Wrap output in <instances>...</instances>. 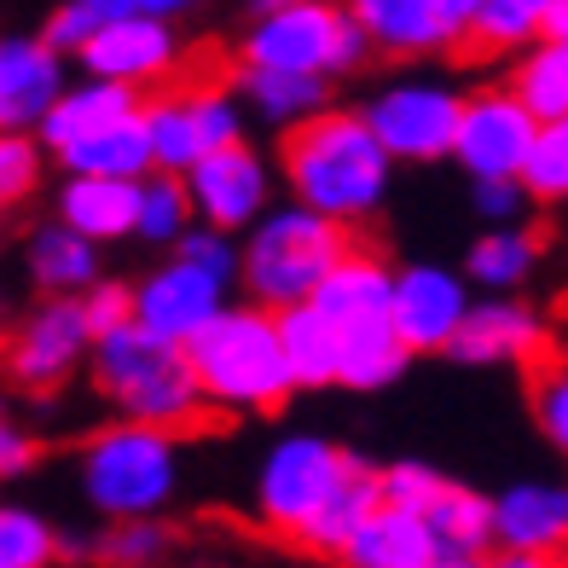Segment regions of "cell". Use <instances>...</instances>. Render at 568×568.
Instances as JSON below:
<instances>
[{
  "instance_id": "cell-19",
  "label": "cell",
  "mask_w": 568,
  "mask_h": 568,
  "mask_svg": "<svg viewBox=\"0 0 568 568\" xmlns=\"http://www.w3.org/2000/svg\"><path fill=\"white\" fill-rule=\"evenodd\" d=\"M134 111H145V93L140 88L105 82V75H82V82L64 88V99L47 111V122L36 128V134H41L47 151H53V163H59L64 151H75L82 140H93L99 128H111V122L134 116Z\"/></svg>"
},
{
  "instance_id": "cell-23",
  "label": "cell",
  "mask_w": 568,
  "mask_h": 568,
  "mask_svg": "<svg viewBox=\"0 0 568 568\" xmlns=\"http://www.w3.org/2000/svg\"><path fill=\"white\" fill-rule=\"evenodd\" d=\"M232 88L244 93V105L267 128H302L331 105V75H302V70H273V64H239Z\"/></svg>"
},
{
  "instance_id": "cell-13",
  "label": "cell",
  "mask_w": 568,
  "mask_h": 568,
  "mask_svg": "<svg viewBox=\"0 0 568 568\" xmlns=\"http://www.w3.org/2000/svg\"><path fill=\"white\" fill-rule=\"evenodd\" d=\"M226 307V278L186 262L180 250H169L145 278H134V320L151 325L158 337L192 343L203 325Z\"/></svg>"
},
{
  "instance_id": "cell-49",
  "label": "cell",
  "mask_w": 568,
  "mask_h": 568,
  "mask_svg": "<svg viewBox=\"0 0 568 568\" xmlns=\"http://www.w3.org/2000/svg\"><path fill=\"white\" fill-rule=\"evenodd\" d=\"M453 7H458V12H464V23H470V18H476V12H481V7H487V0H453Z\"/></svg>"
},
{
  "instance_id": "cell-21",
  "label": "cell",
  "mask_w": 568,
  "mask_h": 568,
  "mask_svg": "<svg viewBox=\"0 0 568 568\" xmlns=\"http://www.w3.org/2000/svg\"><path fill=\"white\" fill-rule=\"evenodd\" d=\"M429 557H442V539H435L429 516L389 505L383 499L366 523L354 528V539L343 546V568H424Z\"/></svg>"
},
{
  "instance_id": "cell-44",
  "label": "cell",
  "mask_w": 568,
  "mask_h": 568,
  "mask_svg": "<svg viewBox=\"0 0 568 568\" xmlns=\"http://www.w3.org/2000/svg\"><path fill=\"white\" fill-rule=\"evenodd\" d=\"M562 557H539V551H494L487 568H557Z\"/></svg>"
},
{
  "instance_id": "cell-42",
  "label": "cell",
  "mask_w": 568,
  "mask_h": 568,
  "mask_svg": "<svg viewBox=\"0 0 568 568\" xmlns=\"http://www.w3.org/2000/svg\"><path fill=\"white\" fill-rule=\"evenodd\" d=\"M82 307H88L93 331L105 337V331H116V325L134 320V284H122V278H99L93 291L82 296Z\"/></svg>"
},
{
  "instance_id": "cell-22",
  "label": "cell",
  "mask_w": 568,
  "mask_h": 568,
  "mask_svg": "<svg viewBox=\"0 0 568 568\" xmlns=\"http://www.w3.org/2000/svg\"><path fill=\"white\" fill-rule=\"evenodd\" d=\"M59 221L75 232H88L99 244L134 239L140 226V180H116V174H64L59 186Z\"/></svg>"
},
{
  "instance_id": "cell-10",
  "label": "cell",
  "mask_w": 568,
  "mask_h": 568,
  "mask_svg": "<svg viewBox=\"0 0 568 568\" xmlns=\"http://www.w3.org/2000/svg\"><path fill=\"white\" fill-rule=\"evenodd\" d=\"M534 140H539V116L523 105V93L510 82L505 88H476L464 99L453 163L470 180H523V169L534 158Z\"/></svg>"
},
{
  "instance_id": "cell-36",
  "label": "cell",
  "mask_w": 568,
  "mask_h": 568,
  "mask_svg": "<svg viewBox=\"0 0 568 568\" xmlns=\"http://www.w3.org/2000/svg\"><path fill=\"white\" fill-rule=\"evenodd\" d=\"M523 186L534 192V203H568V116L539 122L534 158L523 169Z\"/></svg>"
},
{
  "instance_id": "cell-11",
  "label": "cell",
  "mask_w": 568,
  "mask_h": 568,
  "mask_svg": "<svg viewBox=\"0 0 568 568\" xmlns=\"http://www.w3.org/2000/svg\"><path fill=\"white\" fill-rule=\"evenodd\" d=\"M75 70L82 75H105V82H128L140 93H158L169 75L180 70V36L174 18L158 12H122L99 30L82 53H75Z\"/></svg>"
},
{
  "instance_id": "cell-29",
  "label": "cell",
  "mask_w": 568,
  "mask_h": 568,
  "mask_svg": "<svg viewBox=\"0 0 568 568\" xmlns=\"http://www.w3.org/2000/svg\"><path fill=\"white\" fill-rule=\"evenodd\" d=\"M510 88L539 122L568 116V36H539L534 47H523L510 59Z\"/></svg>"
},
{
  "instance_id": "cell-33",
  "label": "cell",
  "mask_w": 568,
  "mask_h": 568,
  "mask_svg": "<svg viewBox=\"0 0 568 568\" xmlns=\"http://www.w3.org/2000/svg\"><path fill=\"white\" fill-rule=\"evenodd\" d=\"M539 262V239L523 226H494L481 232V239L470 244V255H464V273H470V284H481V291H516V284H528Z\"/></svg>"
},
{
  "instance_id": "cell-45",
  "label": "cell",
  "mask_w": 568,
  "mask_h": 568,
  "mask_svg": "<svg viewBox=\"0 0 568 568\" xmlns=\"http://www.w3.org/2000/svg\"><path fill=\"white\" fill-rule=\"evenodd\" d=\"M140 12H158V18H180V12H192L197 0H134Z\"/></svg>"
},
{
  "instance_id": "cell-26",
  "label": "cell",
  "mask_w": 568,
  "mask_h": 568,
  "mask_svg": "<svg viewBox=\"0 0 568 568\" xmlns=\"http://www.w3.org/2000/svg\"><path fill=\"white\" fill-rule=\"evenodd\" d=\"M64 174H116V180H145L151 169H158V145H151V122L145 111L122 116L111 128H99L93 140H82L75 151H64L59 158Z\"/></svg>"
},
{
  "instance_id": "cell-37",
  "label": "cell",
  "mask_w": 568,
  "mask_h": 568,
  "mask_svg": "<svg viewBox=\"0 0 568 568\" xmlns=\"http://www.w3.org/2000/svg\"><path fill=\"white\" fill-rule=\"evenodd\" d=\"M122 12H134V0H59V7L47 12V30H41V36L75 59L99 30H105V23L122 18Z\"/></svg>"
},
{
  "instance_id": "cell-28",
  "label": "cell",
  "mask_w": 568,
  "mask_h": 568,
  "mask_svg": "<svg viewBox=\"0 0 568 568\" xmlns=\"http://www.w3.org/2000/svg\"><path fill=\"white\" fill-rule=\"evenodd\" d=\"M145 122H151V145H158V169L192 174L203 158H210V140H203V122L192 111V93L186 88L145 93Z\"/></svg>"
},
{
  "instance_id": "cell-41",
  "label": "cell",
  "mask_w": 568,
  "mask_h": 568,
  "mask_svg": "<svg viewBox=\"0 0 568 568\" xmlns=\"http://www.w3.org/2000/svg\"><path fill=\"white\" fill-rule=\"evenodd\" d=\"M470 203H476V215L487 226H516L523 210L534 203V192L523 186V180H470Z\"/></svg>"
},
{
  "instance_id": "cell-43",
  "label": "cell",
  "mask_w": 568,
  "mask_h": 568,
  "mask_svg": "<svg viewBox=\"0 0 568 568\" xmlns=\"http://www.w3.org/2000/svg\"><path fill=\"white\" fill-rule=\"evenodd\" d=\"M36 470V435L18 424H0V476H23Z\"/></svg>"
},
{
  "instance_id": "cell-38",
  "label": "cell",
  "mask_w": 568,
  "mask_h": 568,
  "mask_svg": "<svg viewBox=\"0 0 568 568\" xmlns=\"http://www.w3.org/2000/svg\"><path fill=\"white\" fill-rule=\"evenodd\" d=\"M53 151L41 145V134H7L0 140V197L7 203H23L36 186H41V163Z\"/></svg>"
},
{
  "instance_id": "cell-8",
  "label": "cell",
  "mask_w": 568,
  "mask_h": 568,
  "mask_svg": "<svg viewBox=\"0 0 568 568\" xmlns=\"http://www.w3.org/2000/svg\"><path fill=\"white\" fill-rule=\"evenodd\" d=\"M464 99L470 93L453 88L447 75H395L359 111L377 128V140L395 151V163H435V158H453L458 145Z\"/></svg>"
},
{
  "instance_id": "cell-2",
  "label": "cell",
  "mask_w": 568,
  "mask_h": 568,
  "mask_svg": "<svg viewBox=\"0 0 568 568\" xmlns=\"http://www.w3.org/2000/svg\"><path fill=\"white\" fill-rule=\"evenodd\" d=\"M389 169H395V151L377 140L366 111H337V105H325L320 116L291 128L278 151V174L291 186V197L348 226L372 221L383 210Z\"/></svg>"
},
{
  "instance_id": "cell-7",
  "label": "cell",
  "mask_w": 568,
  "mask_h": 568,
  "mask_svg": "<svg viewBox=\"0 0 568 568\" xmlns=\"http://www.w3.org/2000/svg\"><path fill=\"white\" fill-rule=\"evenodd\" d=\"M377 53L372 36L359 30L348 0H296L278 12H255L239 41V64H273L302 75H354Z\"/></svg>"
},
{
  "instance_id": "cell-30",
  "label": "cell",
  "mask_w": 568,
  "mask_h": 568,
  "mask_svg": "<svg viewBox=\"0 0 568 568\" xmlns=\"http://www.w3.org/2000/svg\"><path fill=\"white\" fill-rule=\"evenodd\" d=\"M546 12L551 0H487L464 30V47L481 59H516L523 47H534L546 36Z\"/></svg>"
},
{
  "instance_id": "cell-34",
  "label": "cell",
  "mask_w": 568,
  "mask_h": 568,
  "mask_svg": "<svg viewBox=\"0 0 568 568\" xmlns=\"http://www.w3.org/2000/svg\"><path fill=\"white\" fill-rule=\"evenodd\" d=\"M174 546V534L163 516H122L93 534V562L105 568H158Z\"/></svg>"
},
{
  "instance_id": "cell-1",
  "label": "cell",
  "mask_w": 568,
  "mask_h": 568,
  "mask_svg": "<svg viewBox=\"0 0 568 568\" xmlns=\"http://www.w3.org/2000/svg\"><path fill=\"white\" fill-rule=\"evenodd\" d=\"M377 505H383V470H372L359 453L307 429L278 435L255 464V487H250L255 523L320 557H343L354 528Z\"/></svg>"
},
{
  "instance_id": "cell-48",
  "label": "cell",
  "mask_w": 568,
  "mask_h": 568,
  "mask_svg": "<svg viewBox=\"0 0 568 568\" xmlns=\"http://www.w3.org/2000/svg\"><path fill=\"white\" fill-rule=\"evenodd\" d=\"M278 7H296V0H250V18L255 12H278Z\"/></svg>"
},
{
  "instance_id": "cell-47",
  "label": "cell",
  "mask_w": 568,
  "mask_h": 568,
  "mask_svg": "<svg viewBox=\"0 0 568 568\" xmlns=\"http://www.w3.org/2000/svg\"><path fill=\"white\" fill-rule=\"evenodd\" d=\"M546 36H568V0H551V12H546Z\"/></svg>"
},
{
  "instance_id": "cell-9",
  "label": "cell",
  "mask_w": 568,
  "mask_h": 568,
  "mask_svg": "<svg viewBox=\"0 0 568 568\" xmlns=\"http://www.w3.org/2000/svg\"><path fill=\"white\" fill-rule=\"evenodd\" d=\"M99 331L82 296H41L7 337V377L23 395H59L75 372H88Z\"/></svg>"
},
{
  "instance_id": "cell-20",
  "label": "cell",
  "mask_w": 568,
  "mask_h": 568,
  "mask_svg": "<svg viewBox=\"0 0 568 568\" xmlns=\"http://www.w3.org/2000/svg\"><path fill=\"white\" fill-rule=\"evenodd\" d=\"M23 267H30V284L41 296H88L105 267H99V239L75 232L70 221H41L23 239Z\"/></svg>"
},
{
  "instance_id": "cell-35",
  "label": "cell",
  "mask_w": 568,
  "mask_h": 568,
  "mask_svg": "<svg viewBox=\"0 0 568 568\" xmlns=\"http://www.w3.org/2000/svg\"><path fill=\"white\" fill-rule=\"evenodd\" d=\"M64 534L30 505H0V568H53Z\"/></svg>"
},
{
  "instance_id": "cell-3",
  "label": "cell",
  "mask_w": 568,
  "mask_h": 568,
  "mask_svg": "<svg viewBox=\"0 0 568 568\" xmlns=\"http://www.w3.org/2000/svg\"><path fill=\"white\" fill-rule=\"evenodd\" d=\"M93 395L105 400L116 418H140V424H163V429H192L203 412H210V395H203V377L192 366V348L158 337L151 325L128 320L116 331L93 343L88 359Z\"/></svg>"
},
{
  "instance_id": "cell-46",
  "label": "cell",
  "mask_w": 568,
  "mask_h": 568,
  "mask_svg": "<svg viewBox=\"0 0 568 568\" xmlns=\"http://www.w3.org/2000/svg\"><path fill=\"white\" fill-rule=\"evenodd\" d=\"M424 568H487V557H458V551H442V557H429Z\"/></svg>"
},
{
  "instance_id": "cell-12",
  "label": "cell",
  "mask_w": 568,
  "mask_h": 568,
  "mask_svg": "<svg viewBox=\"0 0 568 568\" xmlns=\"http://www.w3.org/2000/svg\"><path fill=\"white\" fill-rule=\"evenodd\" d=\"M470 273L435 267V262H412L395 273V307L389 320L400 325V337L412 354H453L464 320H470Z\"/></svg>"
},
{
  "instance_id": "cell-17",
  "label": "cell",
  "mask_w": 568,
  "mask_h": 568,
  "mask_svg": "<svg viewBox=\"0 0 568 568\" xmlns=\"http://www.w3.org/2000/svg\"><path fill=\"white\" fill-rule=\"evenodd\" d=\"M348 12L359 18V30L372 36L377 53L389 59H429L464 47V12L453 0H348Z\"/></svg>"
},
{
  "instance_id": "cell-5",
  "label": "cell",
  "mask_w": 568,
  "mask_h": 568,
  "mask_svg": "<svg viewBox=\"0 0 568 568\" xmlns=\"http://www.w3.org/2000/svg\"><path fill=\"white\" fill-rule=\"evenodd\" d=\"M75 487L99 523L122 516H163L180 494V429L111 418L75 453Z\"/></svg>"
},
{
  "instance_id": "cell-25",
  "label": "cell",
  "mask_w": 568,
  "mask_h": 568,
  "mask_svg": "<svg viewBox=\"0 0 568 568\" xmlns=\"http://www.w3.org/2000/svg\"><path fill=\"white\" fill-rule=\"evenodd\" d=\"M314 302L325 307L337 325H359V320H383L395 307V273L383 255L372 250H348L337 267L325 273V284L314 291Z\"/></svg>"
},
{
  "instance_id": "cell-51",
  "label": "cell",
  "mask_w": 568,
  "mask_h": 568,
  "mask_svg": "<svg viewBox=\"0 0 568 568\" xmlns=\"http://www.w3.org/2000/svg\"><path fill=\"white\" fill-rule=\"evenodd\" d=\"M562 557H568V551H562Z\"/></svg>"
},
{
  "instance_id": "cell-18",
  "label": "cell",
  "mask_w": 568,
  "mask_h": 568,
  "mask_svg": "<svg viewBox=\"0 0 568 568\" xmlns=\"http://www.w3.org/2000/svg\"><path fill=\"white\" fill-rule=\"evenodd\" d=\"M494 546L562 557L568 551V481L528 476V481L499 487L494 494Z\"/></svg>"
},
{
  "instance_id": "cell-15",
  "label": "cell",
  "mask_w": 568,
  "mask_h": 568,
  "mask_svg": "<svg viewBox=\"0 0 568 568\" xmlns=\"http://www.w3.org/2000/svg\"><path fill=\"white\" fill-rule=\"evenodd\" d=\"M546 348H551V320L534 302L510 291H487L464 320L453 359H464V366H539Z\"/></svg>"
},
{
  "instance_id": "cell-40",
  "label": "cell",
  "mask_w": 568,
  "mask_h": 568,
  "mask_svg": "<svg viewBox=\"0 0 568 568\" xmlns=\"http://www.w3.org/2000/svg\"><path fill=\"white\" fill-rule=\"evenodd\" d=\"M447 481L453 476H442L435 470V464H424V458H400V464H389V470H383V499L389 505H406V510H429L435 499L447 494Z\"/></svg>"
},
{
  "instance_id": "cell-6",
  "label": "cell",
  "mask_w": 568,
  "mask_h": 568,
  "mask_svg": "<svg viewBox=\"0 0 568 568\" xmlns=\"http://www.w3.org/2000/svg\"><path fill=\"white\" fill-rule=\"evenodd\" d=\"M354 250L348 221H331L307 210L302 197H284L244 232V284L267 307H296L314 302L325 273Z\"/></svg>"
},
{
  "instance_id": "cell-14",
  "label": "cell",
  "mask_w": 568,
  "mask_h": 568,
  "mask_svg": "<svg viewBox=\"0 0 568 568\" xmlns=\"http://www.w3.org/2000/svg\"><path fill=\"white\" fill-rule=\"evenodd\" d=\"M186 186L197 197V221H215L226 232H250L273 210V163L250 140H232V145L210 151L186 174Z\"/></svg>"
},
{
  "instance_id": "cell-16",
  "label": "cell",
  "mask_w": 568,
  "mask_h": 568,
  "mask_svg": "<svg viewBox=\"0 0 568 568\" xmlns=\"http://www.w3.org/2000/svg\"><path fill=\"white\" fill-rule=\"evenodd\" d=\"M70 88V53L47 36H7L0 41V128L36 134L47 111Z\"/></svg>"
},
{
  "instance_id": "cell-4",
  "label": "cell",
  "mask_w": 568,
  "mask_h": 568,
  "mask_svg": "<svg viewBox=\"0 0 568 568\" xmlns=\"http://www.w3.org/2000/svg\"><path fill=\"white\" fill-rule=\"evenodd\" d=\"M215 412H278L296 395V372L278 337V307L267 302H226L221 314L186 343Z\"/></svg>"
},
{
  "instance_id": "cell-24",
  "label": "cell",
  "mask_w": 568,
  "mask_h": 568,
  "mask_svg": "<svg viewBox=\"0 0 568 568\" xmlns=\"http://www.w3.org/2000/svg\"><path fill=\"white\" fill-rule=\"evenodd\" d=\"M278 337H284V354H291L296 389H331V383H343V325L320 302L278 307Z\"/></svg>"
},
{
  "instance_id": "cell-50",
  "label": "cell",
  "mask_w": 568,
  "mask_h": 568,
  "mask_svg": "<svg viewBox=\"0 0 568 568\" xmlns=\"http://www.w3.org/2000/svg\"><path fill=\"white\" fill-rule=\"evenodd\" d=\"M557 568H568V557H562V562H557Z\"/></svg>"
},
{
  "instance_id": "cell-31",
  "label": "cell",
  "mask_w": 568,
  "mask_h": 568,
  "mask_svg": "<svg viewBox=\"0 0 568 568\" xmlns=\"http://www.w3.org/2000/svg\"><path fill=\"white\" fill-rule=\"evenodd\" d=\"M429 528L442 539V551H458V557H494V499L476 494L464 481H447V494L435 499L429 510Z\"/></svg>"
},
{
  "instance_id": "cell-32",
  "label": "cell",
  "mask_w": 568,
  "mask_h": 568,
  "mask_svg": "<svg viewBox=\"0 0 568 568\" xmlns=\"http://www.w3.org/2000/svg\"><path fill=\"white\" fill-rule=\"evenodd\" d=\"M192 226H197V197L186 186V174L151 169L140 180V226H134V239L158 244V250H174Z\"/></svg>"
},
{
  "instance_id": "cell-27",
  "label": "cell",
  "mask_w": 568,
  "mask_h": 568,
  "mask_svg": "<svg viewBox=\"0 0 568 568\" xmlns=\"http://www.w3.org/2000/svg\"><path fill=\"white\" fill-rule=\"evenodd\" d=\"M412 359V343L400 337V325L383 314V320H359V325H343V389H389V383L406 372Z\"/></svg>"
},
{
  "instance_id": "cell-39",
  "label": "cell",
  "mask_w": 568,
  "mask_h": 568,
  "mask_svg": "<svg viewBox=\"0 0 568 568\" xmlns=\"http://www.w3.org/2000/svg\"><path fill=\"white\" fill-rule=\"evenodd\" d=\"M528 400H534V424H539V435L568 458V359H557V366H546L534 377V389H528Z\"/></svg>"
}]
</instances>
